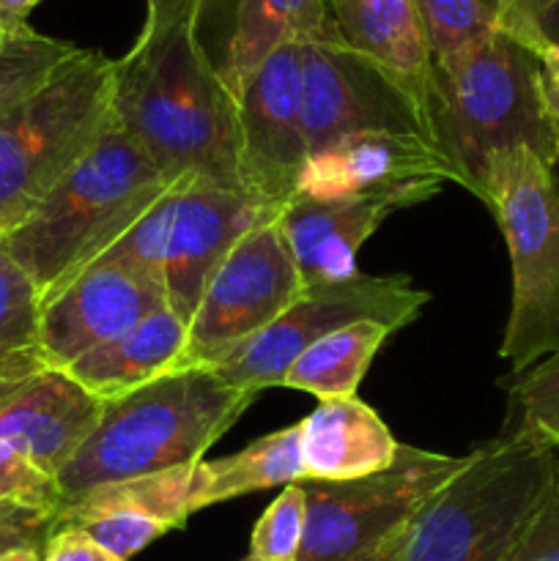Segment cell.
Listing matches in <instances>:
<instances>
[{
    "mask_svg": "<svg viewBox=\"0 0 559 561\" xmlns=\"http://www.w3.org/2000/svg\"><path fill=\"white\" fill-rule=\"evenodd\" d=\"M201 22L203 16L142 22L129 53L115 60V124L151 153L170 181L195 175L247 192L236 99L203 44Z\"/></svg>",
    "mask_w": 559,
    "mask_h": 561,
    "instance_id": "6da1fadb",
    "label": "cell"
},
{
    "mask_svg": "<svg viewBox=\"0 0 559 561\" xmlns=\"http://www.w3.org/2000/svg\"><path fill=\"white\" fill-rule=\"evenodd\" d=\"M425 118L449 181L477 201L499 153L524 148L551 168L559 162V118L543 88L540 55L507 31L433 60Z\"/></svg>",
    "mask_w": 559,
    "mask_h": 561,
    "instance_id": "7a4b0ae2",
    "label": "cell"
},
{
    "mask_svg": "<svg viewBox=\"0 0 559 561\" xmlns=\"http://www.w3.org/2000/svg\"><path fill=\"white\" fill-rule=\"evenodd\" d=\"M255 398L212 367L192 365L110 400L91 436L55 477L58 507L107 482L201 463Z\"/></svg>",
    "mask_w": 559,
    "mask_h": 561,
    "instance_id": "3957f363",
    "label": "cell"
},
{
    "mask_svg": "<svg viewBox=\"0 0 559 561\" xmlns=\"http://www.w3.org/2000/svg\"><path fill=\"white\" fill-rule=\"evenodd\" d=\"M173 181L151 153L113 129L3 236V247L38 290V301L99 261Z\"/></svg>",
    "mask_w": 559,
    "mask_h": 561,
    "instance_id": "277c9868",
    "label": "cell"
},
{
    "mask_svg": "<svg viewBox=\"0 0 559 561\" xmlns=\"http://www.w3.org/2000/svg\"><path fill=\"white\" fill-rule=\"evenodd\" d=\"M551 474V444L499 433L422 507L392 561H507Z\"/></svg>",
    "mask_w": 559,
    "mask_h": 561,
    "instance_id": "5b68a950",
    "label": "cell"
},
{
    "mask_svg": "<svg viewBox=\"0 0 559 561\" xmlns=\"http://www.w3.org/2000/svg\"><path fill=\"white\" fill-rule=\"evenodd\" d=\"M115 60L82 49L47 85L0 118V230L42 197L113 129Z\"/></svg>",
    "mask_w": 559,
    "mask_h": 561,
    "instance_id": "8992f818",
    "label": "cell"
},
{
    "mask_svg": "<svg viewBox=\"0 0 559 561\" xmlns=\"http://www.w3.org/2000/svg\"><path fill=\"white\" fill-rule=\"evenodd\" d=\"M504 236L513 299L499 356L513 373L559 351V175L532 151L499 153L482 197Z\"/></svg>",
    "mask_w": 559,
    "mask_h": 561,
    "instance_id": "52a82bcc",
    "label": "cell"
},
{
    "mask_svg": "<svg viewBox=\"0 0 559 561\" xmlns=\"http://www.w3.org/2000/svg\"><path fill=\"white\" fill-rule=\"evenodd\" d=\"M466 466L400 444L395 463L362 480H301L307 496L305 540L296 561H392L427 502Z\"/></svg>",
    "mask_w": 559,
    "mask_h": 561,
    "instance_id": "ba28073f",
    "label": "cell"
},
{
    "mask_svg": "<svg viewBox=\"0 0 559 561\" xmlns=\"http://www.w3.org/2000/svg\"><path fill=\"white\" fill-rule=\"evenodd\" d=\"M427 301L431 294L417 288L403 274L376 277L356 272L349 279L305 285L299 299L272 327L212 370L230 387L261 394L263 389L280 387L290 362L327 334L360 321H378L398 332L420 316Z\"/></svg>",
    "mask_w": 559,
    "mask_h": 561,
    "instance_id": "9c48e42d",
    "label": "cell"
},
{
    "mask_svg": "<svg viewBox=\"0 0 559 561\" xmlns=\"http://www.w3.org/2000/svg\"><path fill=\"white\" fill-rule=\"evenodd\" d=\"M305 283L277 211L252 225L214 268L186 323L184 367H214L272 327L301 296Z\"/></svg>",
    "mask_w": 559,
    "mask_h": 561,
    "instance_id": "30bf717a",
    "label": "cell"
},
{
    "mask_svg": "<svg viewBox=\"0 0 559 561\" xmlns=\"http://www.w3.org/2000/svg\"><path fill=\"white\" fill-rule=\"evenodd\" d=\"M301 124L310 153L362 131L431 142L422 99L334 36L301 42Z\"/></svg>",
    "mask_w": 559,
    "mask_h": 561,
    "instance_id": "8fae6325",
    "label": "cell"
},
{
    "mask_svg": "<svg viewBox=\"0 0 559 561\" xmlns=\"http://www.w3.org/2000/svg\"><path fill=\"white\" fill-rule=\"evenodd\" d=\"M236 142L247 192L280 211L296 195L310 157L301 124V38L280 44L236 93Z\"/></svg>",
    "mask_w": 559,
    "mask_h": 561,
    "instance_id": "7c38bea8",
    "label": "cell"
},
{
    "mask_svg": "<svg viewBox=\"0 0 559 561\" xmlns=\"http://www.w3.org/2000/svg\"><path fill=\"white\" fill-rule=\"evenodd\" d=\"M449 181L442 153L422 137L362 131L307 157L296 195L318 201H392L400 208L431 201Z\"/></svg>",
    "mask_w": 559,
    "mask_h": 561,
    "instance_id": "4fadbf2b",
    "label": "cell"
},
{
    "mask_svg": "<svg viewBox=\"0 0 559 561\" xmlns=\"http://www.w3.org/2000/svg\"><path fill=\"white\" fill-rule=\"evenodd\" d=\"M164 305V290L124 268L93 263L42 301L38 351L47 367L66 370L80 356L113 343Z\"/></svg>",
    "mask_w": 559,
    "mask_h": 561,
    "instance_id": "5bb4252c",
    "label": "cell"
},
{
    "mask_svg": "<svg viewBox=\"0 0 559 561\" xmlns=\"http://www.w3.org/2000/svg\"><path fill=\"white\" fill-rule=\"evenodd\" d=\"M266 214H274V208L247 192L195 175L181 181L162 268L164 301L179 312L181 321L190 323L214 268Z\"/></svg>",
    "mask_w": 559,
    "mask_h": 561,
    "instance_id": "9a60e30c",
    "label": "cell"
},
{
    "mask_svg": "<svg viewBox=\"0 0 559 561\" xmlns=\"http://www.w3.org/2000/svg\"><path fill=\"white\" fill-rule=\"evenodd\" d=\"M104 403L66 370L38 367L0 378V444L58 477L102 416Z\"/></svg>",
    "mask_w": 559,
    "mask_h": 561,
    "instance_id": "2e32d148",
    "label": "cell"
},
{
    "mask_svg": "<svg viewBox=\"0 0 559 561\" xmlns=\"http://www.w3.org/2000/svg\"><path fill=\"white\" fill-rule=\"evenodd\" d=\"M403 211L392 201H318L294 195L277 211L301 283H334L354 277L362 244L387 217Z\"/></svg>",
    "mask_w": 559,
    "mask_h": 561,
    "instance_id": "e0dca14e",
    "label": "cell"
},
{
    "mask_svg": "<svg viewBox=\"0 0 559 561\" xmlns=\"http://www.w3.org/2000/svg\"><path fill=\"white\" fill-rule=\"evenodd\" d=\"M305 480L343 482L378 474L395 463L400 444L360 398L318 400L299 422Z\"/></svg>",
    "mask_w": 559,
    "mask_h": 561,
    "instance_id": "ac0fdd59",
    "label": "cell"
},
{
    "mask_svg": "<svg viewBox=\"0 0 559 561\" xmlns=\"http://www.w3.org/2000/svg\"><path fill=\"white\" fill-rule=\"evenodd\" d=\"M334 38L409 85L425 104L433 49L414 0H323Z\"/></svg>",
    "mask_w": 559,
    "mask_h": 561,
    "instance_id": "d6986e66",
    "label": "cell"
},
{
    "mask_svg": "<svg viewBox=\"0 0 559 561\" xmlns=\"http://www.w3.org/2000/svg\"><path fill=\"white\" fill-rule=\"evenodd\" d=\"M184 351L186 323L164 301L113 343L80 356L66 373L93 398L110 403L184 367Z\"/></svg>",
    "mask_w": 559,
    "mask_h": 561,
    "instance_id": "ffe728a7",
    "label": "cell"
},
{
    "mask_svg": "<svg viewBox=\"0 0 559 561\" xmlns=\"http://www.w3.org/2000/svg\"><path fill=\"white\" fill-rule=\"evenodd\" d=\"M318 36H334L323 0H236L219 75L236 99L247 77L280 44Z\"/></svg>",
    "mask_w": 559,
    "mask_h": 561,
    "instance_id": "44dd1931",
    "label": "cell"
},
{
    "mask_svg": "<svg viewBox=\"0 0 559 561\" xmlns=\"http://www.w3.org/2000/svg\"><path fill=\"white\" fill-rule=\"evenodd\" d=\"M305 480L301 466V427L296 425L261 436L241 453L197 463V510L241 499L269 488L294 485Z\"/></svg>",
    "mask_w": 559,
    "mask_h": 561,
    "instance_id": "7402d4cb",
    "label": "cell"
},
{
    "mask_svg": "<svg viewBox=\"0 0 559 561\" xmlns=\"http://www.w3.org/2000/svg\"><path fill=\"white\" fill-rule=\"evenodd\" d=\"M392 329L378 321H360L338 329L296 356L280 387L316 394L318 400L356 398L378 348Z\"/></svg>",
    "mask_w": 559,
    "mask_h": 561,
    "instance_id": "603a6c76",
    "label": "cell"
},
{
    "mask_svg": "<svg viewBox=\"0 0 559 561\" xmlns=\"http://www.w3.org/2000/svg\"><path fill=\"white\" fill-rule=\"evenodd\" d=\"M197 463L157 474L132 477V480L107 482L60 507H121L135 510L168 526L170 531L184 529L186 520L197 513ZM58 507V510H60ZM55 510V513H58Z\"/></svg>",
    "mask_w": 559,
    "mask_h": 561,
    "instance_id": "cb8c5ba5",
    "label": "cell"
},
{
    "mask_svg": "<svg viewBox=\"0 0 559 561\" xmlns=\"http://www.w3.org/2000/svg\"><path fill=\"white\" fill-rule=\"evenodd\" d=\"M38 312L36 285L0 241V378L47 367L38 351Z\"/></svg>",
    "mask_w": 559,
    "mask_h": 561,
    "instance_id": "d4e9b609",
    "label": "cell"
},
{
    "mask_svg": "<svg viewBox=\"0 0 559 561\" xmlns=\"http://www.w3.org/2000/svg\"><path fill=\"white\" fill-rule=\"evenodd\" d=\"M77 53V44L44 36L31 25L11 31L0 42V118L47 85Z\"/></svg>",
    "mask_w": 559,
    "mask_h": 561,
    "instance_id": "484cf974",
    "label": "cell"
},
{
    "mask_svg": "<svg viewBox=\"0 0 559 561\" xmlns=\"http://www.w3.org/2000/svg\"><path fill=\"white\" fill-rule=\"evenodd\" d=\"M433 60L449 58L507 27V0H414Z\"/></svg>",
    "mask_w": 559,
    "mask_h": 561,
    "instance_id": "4316f807",
    "label": "cell"
},
{
    "mask_svg": "<svg viewBox=\"0 0 559 561\" xmlns=\"http://www.w3.org/2000/svg\"><path fill=\"white\" fill-rule=\"evenodd\" d=\"M502 433H524L559 444V351L507 381V422Z\"/></svg>",
    "mask_w": 559,
    "mask_h": 561,
    "instance_id": "83f0119b",
    "label": "cell"
},
{
    "mask_svg": "<svg viewBox=\"0 0 559 561\" xmlns=\"http://www.w3.org/2000/svg\"><path fill=\"white\" fill-rule=\"evenodd\" d=\"M184 179H175L173 184L151 203V208H148V211L142 214V217L137 219V222L132 225V228L126 230V233L121 236L96 263L124 268V272L135 274V277L162 288L164 250H168L170 222H173L175 201H179L181 181Z\"/></svg>",
    "mask_w": 559,
    "mask_h": 561,
    "instance_id": "f1b7e54d",
    "label": "cell"
},
{
    "mask_svg": "<svg viewBox=\"0 0 559 561\" xmlns=\"http://www.w3.org/2000/svg\"><path fill=\"white\" fill-rule=\"evenodd\" d=\"M58 526L85 531L96 546H102L104 551L121 561L137 557L170 531L168 526L148 518V515L121 507H60L55 513L53 529H58Z\"/></svg>",
    "mask_w": 559,
    "mask_h": 561,
    "instance_id": "f546056e",
    "label": "cell"
},
{
    "mask_svg": "<svg viewBox=\"0 0 559 561\" xmlns=\"http://www.w3.org/2000/svg\"><path fill=\"white\" fill-rule=\"evenodd\" d=\"M307 496L301 482L285 485L258 518L250 540V557L258 561H296L305 540Z\"/></svg>",
    "mask_w": 559,
    "mask_h": 561,
    "instance_id": "4dcf8cb0",
    "label": "cell"
},
{
    "mask_svg": "<svg viewBox=\"0 0 559 561\" xmlns=\"http://www.w3.org/2000/svg\"><path fill=\"white\" fill-rule=\"evenodd\" d=\"M507 561H559V444H551V474Z\"/></svg>",
    "mask_w": 559,
    "mask_h": 561,
    "instance_id": "1f68e13d",
    "label": "cell"
},
{
    "mask_svg": "<svg viewBox=\"0 0 559 561\" xmlns=\"http://www.w3.org/2000/svg\"><path fill=\"white\" fill-rule=\"evenodd\" d=\"M0 504H20V507L58 510V485L53 477L42 474L36 466L27 463L22 455L0 444Z\"/></svg>",
    "mask_w": 559,
    "mask_h": 561,
    "instance_id": "d6a6232c",
    "label": "cell"
},
{
    "mask_svg": "<svg viewBox=\"0 0 559 561\" xmlns=\"http://www.w3.org/2000/svg\"><path fill=\"white\" fill-rule=\"evenodd\" d=\"M53 513L20 504H0V553L22 546H44L53 535Z\"/></svg>",
    "mask_w": 559,
    "mask_h": 561,
    "instance_id": "836d02e7",
    "label": "cell"
},
{
    "mask_svg": "<svg viewBox=\"0 0 559 561\" xmlns=\"http://www.w3.org/2000/svg\"><path fill=\"white\" fill-rule=\"evenodd\" d=\"M42 561H121L113 553L104 551L102 546L91 540L85 531L69 529V526H58L53 535L47 537L42 551Z\"/></svg>",
    "mask_w": 559,
    "mask_h": 561,
    "instance_id": "e575fe53",
    "label": "cell"
},
{
    "mask_svg": "<svg viewBox=\"0 0 559 561\" xmlns=\"http://www.w3.org/2000/svg\"><path fill=\"white\" fill-rule=\"evenodd\" d=\"M551 5V0H507V27L504 31L524 38L537 49V20Z\"/></svg>",
    "mask_w": 559,
    "mask_h": 561,
    "instance_id": "d590c367",
    "label": "cell"
},
{
    "mask_svg": "<svg viewBox=\"0 0 559 561\" xmlns=\"http://www.w3.org/2000/svg\"><path fill=\"white\" fill-rule=\"evenodd\" d=\"M208 0H146V20L157 22L168 16H203Z\"/></svg>",
    "mask_w": 559,
    "mask_h": 561,
    "instance_id": "8d00e7d4",
    "label": "cell"
},
{
    "mask_svg": "<svg viewBox=\"0 0 559 561\" xmlns=\"http://www.w3.org/2000/svg\"><path fill=\"white\" fill-rule=\"evenodd\" d=\"M537 55H540L543 88H546L548 104L559 118V44H543L537 47Z\"/></svg>",
    "mask_w": 559,
    "mask_h": 561,
    "instance_id": "74e56055",
    "label": "cell"
},
{
    "mask_svg": "<svg viewBox=\"0 0 559 561\" xmlns=\"http://www.w3.org/2000/svg\"><path fill=\"white\" fill-rule=\"evenodd\" d=\"M42 0H0V31H16L27 25V16Z\"/></svg>",
    "mask_w": 559,
    "mask_h": 561,
    "instance_id": "f35d334b",
    "label": "cell"
},
{
    "mask_svg": "<svg viewBox=\"0 0 559 561\" xmlns=\"http://www.w3.org/2000/svg\"><path fill=\"white\" fill-rule=\"evenodd\" d=\"M543 44H559V0H551V5L537 20V47Z\"/></svg>",
    "mask_w": 559,
    "mask_h": 561,
    "instance_id": "ab89813d",
    "label": "cell"
},
{
    "mask_svg": "<svg viewBox=\"0 0 559 561\" xmlns=\"http://www.w3.org/2000/svg\"><path fill=\"white\" fill-rule=\"evenodd\" d=\"M44 546H22L0 553V561H42Z\"/></svg>",
    "mask_w": 559,
    "mask_h": 561,
    "instance_id": "60d3db41",
    "label": "cell"
},
{
    "mask_svg": "<svg viewBox=\"0 0 559 561\" xmlns=\"http://www.w3.org/2000/svg\"><path fill=\"white\" fill-rule=\"evenodd\" d=\"M16 31H20V27H16ZM9 33H11V31H0V42H3V38L9 36Z\"/></svg>",
    "mask_w": 559,
    "mask_h": 561,
    "instance_id": "b9f144b4",
    "label": "cell"
},
{
    "mask_svg": "<svg viewBox=\"0 0 559 561\" xmlns=\"http://www.w3.org/2000/svg\"><path fill=\"white\" fill-rule=\"evenodd\" d=\"M239 561H258V559H252V557H250V553H247V557H244V559H239Z\"/></svg>",
    "mask_w": 559,
    "mask_h": 561,
    "instance_id": "7bdbcfd3",
    "label": "cell"
},
{
    "mask_svg": "<svg viewBox=\"0 0 559 561\" xmlns=\"http://www.w3.org/2000/svg\"><path fill=\"white\" fill-rule=\"evenodd\" d=\"M3 236H5V233H3V230H0V241H3Z\"/></svg>",
    "mask_w": 559,
    "mask_h": 561,
    "instance_id": "ee69618b",
    "label": "cell"
}]
</instances>
